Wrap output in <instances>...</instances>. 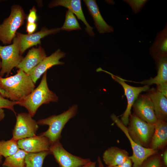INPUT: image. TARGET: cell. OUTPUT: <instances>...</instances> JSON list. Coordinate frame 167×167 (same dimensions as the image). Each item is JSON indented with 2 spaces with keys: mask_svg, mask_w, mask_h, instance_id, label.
<instances>
[{
  "mask_svg": "<svg viewBox=\"0 0 167 167\" xmlns=\"http://www.w3.org/2000/svg\"><path fill=\"white\" fill-rule=\"evenodd\" d=\"M46 57L44 49L41 46L37 48H32L29 50L17 68L28 74Z\"/></svg>",
  "mask_w": 167,
  "mask_h": 167,
  "instance_id": "16",
  "label": "cell"
},
{
  "mask_svg": "<svg viewBox=\"0 0 167 167\" xmlns=\"http://www.w3.org/2000/svg\"><path fill=\"white\" fill-rule=\"evenodd\" d=\"M128 125L127 131L131 138L139 145L149 148L154 131V124L148 123L133 113L129 116Z\"/></svg>",
  "mask_w": 167,
  "mask_h": 167,
  "instance_id": "4",
  "label": "cell"
},
{
  "mask_svg": "<svg viewBox=\"0 0 167 167\" xmlns=\"http://www.w3.org/2000/svg\"><path fill=\"white\" fill-rule=\"evenodd\" d=\"M17 143L19 149L28 153L49 151L51 144L47 138L40 134L19 140Z\"/></svg>",
  "mask_w": 167,
  "mask_h": 167,
  "instance_id": "15",
  "label": "cell"
},
{
  "mask_svg": "<svg viewBox=\"0 0 167 167\" xmlns=\"http://www.w3.org/2000/svg\"><path fill=\"white\" fill-rule=\"evenodd\" d=\"M2 156H0V165L2 164Z\"/></svg>",
  "mask_w": 167,
  "mask_h": 167,
  "instance_id": "38",
  "label": "cell"
},
{
  "mask_svg": "<svg viewBox=\"0 0 167 167\" xmlns=\"http://www.w3.org/2000/svg\"><path fill=\"white\" fill-rule=\"evenodd\" d=\"M123 1L129 4L134 14H137L141 10L148 0H126Z\"/></svg>",
  "mask_w": 167,
  "mask_h": 167,
  "instance_id": "28",
  "label": "cell"
},
{
  "mask_svg": "<svg viewBox=\"0 0 167 167\" xmlns=\"http://www.w3.org/2000/svg\"><path fill=\"white\" fill-rule=\"evenodd\" d=\"M0 94L4 97H6V93L5 92L0 88Z\"/></svg>",
  "mask_w": 167,
  "mask_h": 167,
  "instance_id": "37",
  "label": "cell"
},
{
  "mask_svg": "<svg viewBox=\"0 0 167 167\" xmlns=\"http://www.w3.org/2000/svg\"><path fill=\"white\" fill-rule=\"evenodd\" d=\"M1 58L0 57V68H1Z\"/></svg>",
  "mask_w": 167,
  "mask_h": 167,
  "instance_id": "39",
  "label": "cell"
},
{
  "mask_svg": "<svg viewBox=\"0 0 167 167\" xmlns=\"http://www.w3.org/2000/svg\"><path fill=\"white\" fill-rule=\"evenodd\" d=\"M58 100V97L56 93L48 87L46 71L43 74L38 86L27 96L17 101V105L25 107L28 113L33 117L42 105L48 104L50 102H57Z\"/></svg>",
  "mask_w": 167,
  "mask_h": 167,
  "instance_id": "2",
  "label": "cell"
},
{
  "mask_svg": "<svg viewBox=\"0 0 167 167\" xmlns=\"http://www.w3.org/2000/svg\"><path fill=\"white\" fill-rule=\"evenodd\" d=\"M32 117L27 113H18L12 131V138L16 141L36 135L38 125Z\"/></svg>",
  "mask_w": 167,
  "mask_h": 167,
  "instance_id": "9",
  "label": "cell"
},
{
  "mask_svg": "<svg viewBox=\"0 0 167 167\" xmlns=\"http://www.w3.org/2000/svg\"><path fill=\"white\" fill-rule=\"evenodd\" d=\"M61 30L68 32L81 29L75 15L69 10L66 12L64 22Z\"/></svg>",
  "mask_w": 167,
  "mask_h": 167,
  "instance_id": "26",
  "label": "cell"
},
{
  "mask_svg": "<svg viewBox=\"0 0 167 167\" xmlns=\"http://www.w3.org/2000/svg\"><path fill=\"white\" fill-rule=\"evenodd\" d=\"M66 54L58 49L50 55L45 57L36 66L27 74L35 84L41 76L47 70L56 65H62L64 63L60 60L66 56Z\"/></svg>",
  "mask_w": 167,
  "mask_h": 167,
  "instance_id": "13",
  "label": "cell"
},
{
  "mask_svg": "<svg viewBox=\"0 0 167 167\" xmlns=\"http://www.w3.org/2000/svg\"><path fill=\"white\" fill-rule=\"evenodd\" d=\"M35 84L30 76L21 69L13 76H0V88L6 93V97L13 101H20L35 89Z\"/></svg>",
  "mask_w": 167,
  "mask_h": 167,
  "instance_id": "1",
  "label": "cell"
},
{
  "mask_svg": "<svg viewBox=\"0 0 167 167\" xmlns=\"http://www.w3.org/2000/svg\"><path fill=\"white\" fill-rule=\"evenodd\" d=\"M147 92L152 102L156 119L167 122V97L154 87L149 88Z\"/></svg>",
  "mask_w": 167,
  "mask_h": 167,
  "instance_id": "17",
  "label": "cell"
},
{
  "mask_svg": "<svg viewBox=\"0 0 167 167\" xmlns=\"http://www.w3.org/2000/svg\"><path fill=\"white\" fill-rule=\"evenodd\" d=\"M5 116V113L3 109L0 108V122L3 120Z\"/></svg>",
  "mask_w": 167,
  "mask_h": 167,
  "instance_id": "35",
  "label": "cell"
},
{
  "mask_svg": "<svg viewBox=\"0 0 167 167\" xmlns=\"http://www.w3.org/2000/svg\"><path fill=\"white\" fill-rule=\"evenodd\" d=\"M138 167H163L162 154L157 152L148 157Z\"/></svg>",
  "mask_w": 167,
  "mask_h": 167,
  "instance_id": "27",
  "label": "cell"
},
{
  "mask_svg": "<svg viewBox=\"0 0 167 167\" xmlns=\"http://www.w3.org/2000/svg\"><path fill=\"white\" fill-rule=\"evenodd\" d=\"M134 113L141 120L149 123L155 124L157 121L153 105L148 95L140 94L132 106Z\"/></svg>",
  "mask_w": 167,
  "mask_h": 167,
  "instance_id": "11",
  "label": "cell"
},
{
  "mask_svg": "<svg viewBox=\"0 0 167 167\" xmlns=\"http://www.w3.org/2000/svg\"><path fill=\"white\" fill-rule=\"evenodd\" d=\"M16 101H10L5 98L0 94V108H5L13 111L15 114L14 106L17 105Z\"/></svg>",
  "mask_w": 167,
  "mask_h": 167,
  "instance_id": "29",
  "label": "cell"
},
{
  "mask_svg": "<svg viewBox=\"0 0 167 167\" xmlns=\"http://www.w3.org/2000/svg\"><path fill=\"white\" fill-rule=\"evenodd\" d=\"M132 162L131 159H129L124 163L114 166H107L106 167H132Z\"/></svg>",
  "mask_w": 167,
  "mask_h": 167,
  "instance_id": "32",
  "label": "cell"
},
{
  "mask_svg": "<svg viewBox=\"0 0 167 167\" xmlns=\"http://www.w3.org/2000/svg\"><path fill=\"white\" fill-rule=\"evenodd\" d=\"M96 162L90 161L86 164L79 167H96Z\"/></svg>",
  "mask_w": 167,
  "mask_h": 167,
  "instance_id": "34",
  "label": "cell"
},
{
  "mask_svg": "<svg viewBox=\"0 0 167 167\" xmlns=\"http://www.w3.org/2000/svg\"><path fill=\"white\" fill-rule=\"evenodd\" d=\"M155 61L157 74L154 78H151L141 82H135L126 80V81L133 82L150 86L155 84L156 86L167 84V57H165Z\"/></svg>",
  "mask_w": 167,
  "mask_h": 167,
  "instance_id": "22",
  "label": "cell"
},
{
  "mask_svg": "<svg viewBox=\"0 0 167 167\" xmlns=\"http://www.w3.org/2000/svg\"><path fill=\"white\" fill-rule=\"evenodd\" d=\"M110 118L116 126L124 133L130 142L133 154L129 156V158L133 163L132 167H138L148 157L158 152L157 151L143 147L136 143L129 136L127 127L123 124L121 120L114 113L110 115Z\"/></svg>",
  "mask_w": 167,
  "mask_h": 167,
  "instance_id": "10",
  "label": "cell"
},
{
  "mask_svg": "<svg viewBox=\"0 0 167 167\" xmlns=\"http://www.w3.org/2000/svg\"><path fill=\"white\" fill-rule=\"evenodd\" d=\"M154 126L149 148L158 151L165 148L167 144V122L157 120Z\"/></svg>",
  "mask_w": 167,
  "mask_h": 167,
  "instance_id": "20",
  "label": "cell"
},
{
  "mask_svg": "<svg viewBox=\"0 0 167 167\" xmlns=\"http://www.w3.org/2000/svg\"><path fill=\"white\" fill-rule=\"evenodd\" d=\"M28 23H36L37 19L36 10L34 6L30 10L29 13L27 17Z\"/></svg>",
  "mask_w": 167,
  "mask_h": 167,
  "instance_id": "30",
  "label": "cell"
},
{
  "mask_svg": "<svg viewBox=\"0 0 167 167\" xmlns=\"http://www.w3.org/2000/svg\"><path fill=\"white\" fill-rule=\"evenodd\" d=\"M150 54L155 61L167 57V24L158 32L149 49Z\"/></svg>",
  "mask_w": 167,
  "mask_h": 167,
  "instance_id": "19",
  "label": "cell"
},
{
  "mask_svg": "<svg viewBox=\"0 0 167 167\" xmlns=\"http://www.w3.org/2000/svg\"><path fill=\"white\" fill-rule=\"evenodd\" d=\"M58 6L65 7L71 11L78 19L81 20L85 25V31L91 36H94L93 28L87 22L82 9L80 0H55L51 1L49 7L51 8Z\"/></svg>",
  "mask_w": 167,
  "mask_h": 167,
  "instance_id": "14",
  "label": "cell"
},
{
  "mask_svg": "<svg viewBox=\"0 0 167 167\" xmlns=\"http://www.w3.org/2000/svg\"><path fill=\"white\" fill-rule=\"evenodd\" d=\"M97 162L98 164V167H104L103 164L101 159L100 156H98L97 159Z\"/></svg>",
  "mask_w": 167,
  "mask_h": 167,
  "instance_id": "36",
  "label": "cell"
},
{
  "mask_svg": "<svg viewBox=\"0 0 167 167\" xmlns=\"http://www.w3.org/2000/svg\"><path fill=\"white\" fill-rule=\"evenodd\" d=\"M83 1L93 18L95 27L99 33L104 34L113 32V28L108 25L102 17L96 1L84 0Z\"/></svg>",
  "mask_w": 167,
  "mask_h": 167,
  "instance_id": "18",
  "label": "cell"
},
{
  "mask_svg": "<svg viewBox=\"0 0 167 167\" xmlns=\"http://www.w3.org/2000/svg\"><path fill=\"white\" fill-rule=\"evenodd\" d=\"M129 153L124 149L116 146H111L104 152L103 160L107 166H114L121 165L129 158Z\"/></svg>",
  "mask_w": 167,
  "mask_h": 167,
  "instance_id": "21",
  "label": "cell"
},
{
  "mask_svg": "<svg viewBox=\"0 0 167 167\" xmlns=\"http://www.w3.org/2000/svg\"><path fill=\"white\" fill-rule=\"evenodd\" d=\"M37 27V24L36 23H28L26 26V32H28V34H33L36 30Z\"/></svg>",
  "mask_w": 167,
  "mask_h": 167,
  "instance_id": "31",
  "label": "cell"
},
{
  "mask_svg": "<svg viewBox=\"0 0 167 167\" xmlns=\"http://www.w3.org/2000/svg\"><path fill=\"white\" fill-rule=\"evenodd\" d=\"M49 154V150L28 153L25 158L24 167H42L44 159Z\"/></svg>",
  "mask_w": 167,
  "mask_h": 167,
  "instance_id": "23",
  "label": "cell"
},
{
  "mask_svg": "<svg viewBox=\"0 0 167 167\" xmlns=\"http://www.w3.org/2000/svg\"><path fill=\"white\" fill-rule=\"evenodd\" d=\"M28 152L19 149L13 155L5 158L3 167H24L25 159Z\"/></svg>",
  "mask_w": 167,
  "mask_h": 167,
  "instance_id": "24",
  "label": "cell"
},
{
  "mask_svg": "<svg viewBox=\"0 0 167 167\" xmlns=\"http://www.w3.org/2000/svg\"><path fill=\"white\" fill-rule=\"evenodd\" d=\"M78 108V105H74L59 115L50 116L38 120L37 122L38 125L49 126L47 130L40 135L47 138L51 144L59 141L63 129L69 121L76 115Z\"/></svg>",
  "mask_w": 167,
  "mask_h": 167,
  "instance_id": "3",
  "label": "cell"
},
{
  "mask_svg": "<svg viewBox=\"0 0 167 167\" xmlns=\"http://www.w3.org/2000/svg\"><path fill=\"white\" fill-rule=\"evenodd\" d=\"M60 31L59 28L48 29L44 27L39 31L30 35L16 32V36L18 40L20 54L22 55L26 50L33 46L40 45L42 38L48 35L58 33Z\"/></svg>",
  "mask_w": 167,
  "mask_h": 167,
  "instance_id": "12",
  "label": "cell"
},
{
  "mask_svg": "<svg viewBox=\"0 0 167 167\" xmlns=\"http://www.w3.org/2000/svg\"><path fill=\"white\" fill-rule=\"evenodd\" d=\"M19 149L17 141L12 138L0 141V156L5 158L13 155Z\"/></svg>",
  "mask_w": 167,
  "mask_h": 167,
  "instance_id": "25",
  "label": "cell"
},
{
  "mask_svg": "<svg viewBox=\"0 0 167 167\" xmlns=\"http://www.w3.org/2000/svg\"><path fill=\"white\" fill-rule=\"evenodd\" d=\"M49 151L59 167H79L91 161L89 158H84L69 153L63 147L59 141L52 144Z\"/></svg>",
  "mask_w": 167,
  "mask_h": 167,
  "instance_id": "8",
  "label": "cell"
},
{
  "mask_svg": "<svg viewBox=\"0 0 167 167\" xmlns=\"http://www.w3.org/2000/svg\"><path fill=\"white\" fill-rule=\"evenodd\" d=\"M12 44L7 46L0 45V57L2 60L0 76L9 75L12 69L17 67L23 59L20 54L18 41L15 36Z\"/></svg>",
  "mask_w": 167,
  "mask_h": 167,
  "instance_id": "6",
  "label": "cell"
},
{
  "mask_svg": "<svg viewBox=\"0 0 167 167\" xmlns=\"http://www.w3.org/2000/svg\"><path fill=\"white\" fill-rule=\"evenodd\" d=\"M162 159L163 167H167V150L165 149L162 154Z\"/></svg>",
  "mask_w": 167,
  "mask_h": 167,
  "instance_id": "33",
  "label": "cell"
},
{
  "mask_svg": "<svg viewBox=\"0 0 167 167\" xmlns=\"http://www.w3.org/2000/svg\"><path fill=\"white\" fill-rule=\"evenodd\" d=\"M26 18V15L21 6L14 5L11 6L9 16L0 24V41L3 44L11 42L17 30L24 24Z\"/></svg>",
  "mask_w": 167,
  "mask_h": 167,
  "instance_id": "5",
  "label": "cell"
},
{
  "mask_svg": "<svg viewBox=\"0 0 167 167\" xmlns=\"http://www.w3.org/2000/svg\"><path fill=\"white\" fill-rule=\"evenodd\" d=\"M96 71H102L109 74L112 78L120 84L123 88L125 95L127 98V104L126 110L122 115L121 120L123 124L126 126L129 123V116L131 114V110L134 102L140 93L147 91L150 88L149 86L145 85L142 87L132 86L127 84L123 79L101 68L97 69Z\"/></svg>",
  "mask_w": 167,
  "mask_h": 167,
  "instance_id": "7",
  "label": "cell"
}]
</instances>
